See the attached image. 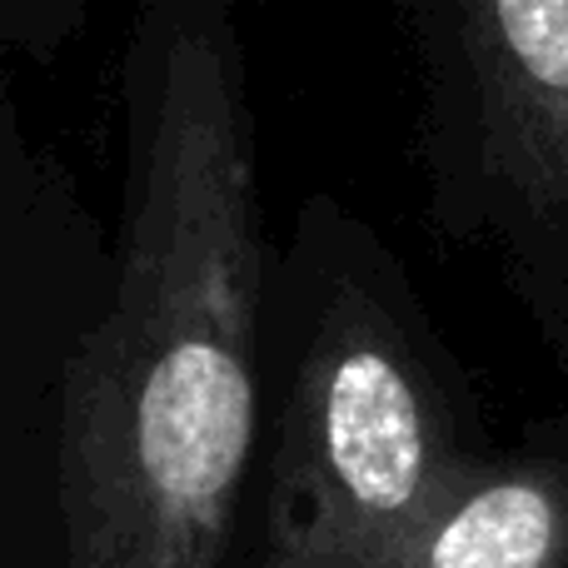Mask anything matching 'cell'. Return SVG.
Segmentation results:
<instances>
[{"mask_svg":"<svg viewBox=\"0 0 568 568\" xmlns=\"http://www.w3.org/2000/svg\"><path fill=\"white\" fill-rule=\"evenodd\" d=\"M255 115L230 6L160 0L125 50L110 304L65 354V568H225L260 424Z\"/></svg>","mask_w":568,"mask_h":568,"instance_id":"6da1fadb","label":"cell"},{"mask_svg":"<svg viewBox=\"0 0 568 568\" xmlns=\"http://www.w3.org/2000/svg\"><path fill=\"white\" fill-rule=\"evenodd\" d=\"M419 50L434 220L568 250V0L424 6Z\"/></svg>","mask_w":568,"mask_h":568,"instance_id":"3957f363","label":"cell"},{"mask_svg":"<svg viewBox=\"0 0 568 568\" xmlns=\"http://www.w3.org/2000/svg\"><path fill=\"white\" fill-rule=\"evenodd\" d=\"M479 469L399 300L339 270L284 389L265 568H384Z\"/></svg>","mask_w":568,"mask_h":568,"instance_id":"7a4b0ae2","label":"cell"},{"mask_svg":"<svg viewBox=\"0 0 568 568\" xmlns=\"http://www.w3.org/2000/svg\"><path fill=\"white\" fill-rule=\"evenodd\" d=\"M384 568H568V469H479Z\"/></svg>","mask_w":568,"mask_h":568,"instance_id":"277c9868","label":"cell"}]
</instances>
